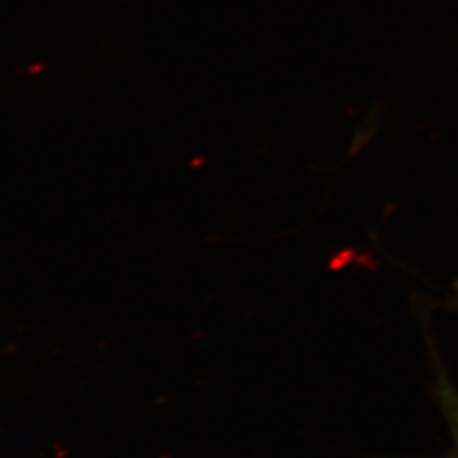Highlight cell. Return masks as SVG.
<instances>
[{
    "instance_id": "cell-2",
    "label": "cell",
    "mask_w": 458,
    "mask_h": 458,
    "mask_svg": "<svg viewBox=\"0 0 458 458\" xmlns=\"http://www.w3.org/2000/svg\"><path fill=\"white\" fill-rule=\"evenodd\" d=\"M455 295H457V297H455V306L458 308V282L455 284Z\"/></svg>"
},
{
    "instance_id": "cell-1",
    "label": "cell",
    "mask_w": 458,
    "mask_h": 458,
    "mask_svg": "<svg viewBox=\"0 0 458 458\" xmlns=\"http://www.w3.org/2000/svg\"><path fill=\"white\" fill-rule=\"evenodd\" d=\"M438 397L454 438V450L450 458H458V393L446 378H442L438 384Z\"/></svg>"
}]
</instances>
